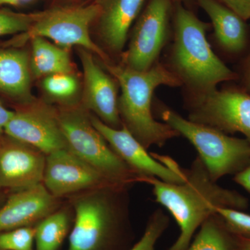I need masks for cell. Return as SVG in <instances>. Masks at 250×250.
I'll return each mask as SVG.
<instances>
[{
  "instance_id": "f546056e",
  "label": "cell",
  "mask_w": 250,
  "mask_h": 250,
  "mask_svg": "<svg viewBox=\"0 0 250 250\" xmlns=\"http://www.w3.org/2000/svg\"><path fill=\"white\" fill-rule=\"evenodd\" d=\"M14 114V111H9L0 103V139L4 134V128Z\"/></svg>"
},
{
  "instance_id": "4dcf8cb0",
  "label": "cell",
  "mask_w": 250,
  "mask_h": 250,
  "mask_svg": "<svg viewBox=\"0 0 250 250\" xmlns=\"http://www.w3.org/2000/svg\"><path fill=\"white\" fill-rule=\"evenodd\" d=\"M233 250H250V241L233 235Z\"/></svg>"
},
{
  "instance_id": "1f68e13d",
  "label": "cell",
  "mask_w": 250,
  "mask_h": 250,
  "mask_svg": "<svg viewBox=\"0 0 250 250\" xmlns=\"http://www.w3.org/2000/svg\"><path fill=\"white\" fill-rule=\"evenodd\" d=\"M4 4L18 6L19 4V1H18V0H0V6Z\"/></svg>"
},
{
  "instance_id": "30bf717a",
  "label": "cell",
  "mask_w": 250,
  "mask_h": 250,
  "mask_svg": "<svg viewBox=\"0 0 250 250\" xmlns=\"http://www.w3.org/2000/svg\"><path fill=\"white\" fill-rule=\"evenodd\" d=\"M92 124L104 138L116 155L143 182L156 178L166 183L181 184L186 178L184 168L168 156L149 154L141 143L125 127L115 129L90 115Z\"/></svg>"
},
{
  "instance_id": "cb8c5ba5",
  "label": "cell",
  "mask_w": 250,
  "mask_h": 250,
  "mask_svg": "<svg viewBox=\"0 0 250 250\" xmlns=\"http://www.w3.org/2000/svg\"><path fill=\"white\" fill-rule=\"evenodd\" d=\"M38 14H20L13 11L0 10V37L18 33H25L40 16Z\"/></svg>"
},
{
  "instance_id": "277c9868",
  "label": "cell",
  "mask_w": 250,
  "mask_h": 250,
  "mask_svg": "<svg viewBox=\"0 0 250 250\" xmlns=\"http://www.w3.org/2000/svg\"><path fill=\"white\" fill-rule=\"evenodd\" d=\"M126 187H106L72 197L75 223L67 250H116L126 226Z\"/></svg>"
},
{
  "instance_id": "6da1fadb",
  "label": "cell",
  "mask_w": 250,
  "mask_h": 250,
  "mask_svg": "<svg viewBox=\"0 0 250 250\" xmlns=\"http://www.w3.org/2000/svg\"><path fill=\"white\" fill-rule=\"evenodd\" d=\"M172 14V40L162 62L180 81L185 105L218 89L220 83L236 82V72L219 57L207 39L210 24L179 0H174Z\"/></svg>"
},
{
  "instance_id": "5b68a950",
  "label": "cell",
  "mask_w": 250,
  "mask_h": 250,
  "mask_svg": "<svg viewBox=\"0 0 250 250\" xmlns=\"http://www.w3.org/2000/svg\"><path fill=\"white\" fill-rule=\"evenodd\" d=\"M152 107L153 113L191 143L214 182L226 175H236L250 165L248 140L184 118L159 100Z\"/></svg>"
},
{
  "instance_id": "7a4b0ae2",
  "label": "cell",
  "mask_w": 250,
  "mask_h": 250,
  "mask_svg": "<svg viewBox=\"0 0 250 250\" xmlns=\"http://www.w3.org/2000/svg\"><path fill=\"white\" fill-rule=\"evenodd\" d=\"M184 172L185 180L181 184L156 178L143 181L152 186L156 202L170 212L180 228V234L169 250H187L197 229L218 208L245 210L249 207L246 197L214 182L199 156Z\"/></svg>"
},
{
  "instance_id": "3957f363",
  "label": "cell",
  "mask_w": 250,
  "mask_h": 250,
  "mask_svg": "<svg viewBox=\"0 0 250 250\" xmlns=\"http://www.w3.org/2000/svg\"><path fill=\"white\" fill-rule=\"evenodd\" d=\"M121 89L118 110L123 126L148 149L162 147L178 137L179 133L165 123L156 121L153 113V95L161 85L181 87L182 83L159 61L146 71H138L122 64L104 62Z\"/></svg>"
},
{
  "instance_id": "ba28073f",
  "label": "cell",
  "mask_w": 250,
  "mask_h": 250,
  "mask_svg": "<svg viewBox=\"0 0 250 250\" xmlns=\"http://www.w3.org/2000/svg\"><path fill=\"white\" fill-rule=\"evenodd\" d=\"M174 0H149L131 31L122 65L146 71L159 62L161 52L172 37L171 15Z\"/></svg>"
},
{
  "instance_id": "4fadbf2b",
  "label": "cell",
  "mask_w": 250,
  "mask_h": 250,
  "mask_svg": "<svg viewBox=\"0 0 250 250\" xmlns=\"http://www.w3.org/2000/svg\"><path fill=\"white\" fill-rule=\"evenodd\" d=\"M46 154L4 134L0 139V188L23 190L42 184Z\"/></svg>"
},
{
  "instance_id": "f1b7e54d",
  "label": "cell",
  "mask_w": 250,
  "mask_h": 250,
  "mask_svg": "<svg viewBox=\"0 0 250 250\" xmlns=\"http://www.w3.org/2000/svg\"><path fill=\"white\" fill-rule=\"evenodd\" d=\"M233 181L250 194V165L234 175Z\"/></svg>"
},
{
  "instance_id": "d6986e66",
  "label": "cell",
  "mask_w": 250,
  "mask_h": 250,
  "mask_svg": "<svg viewBox=\"0 0 250 250\" xmlns=\"http://www.w3.org/2000/svg\"><path fill=\"white\" fill-rule=\"evenodd\" d=\"M30 68L36 78L59 73H73L68 51L43 38L31 39Z\"/></svg>"
},
{
  "instance_id": "7c38bea8",
  "label": "cell",
  "mask_w": 250,
  "mask_h": 250,
  "mask_svg": "<svg viewBox=\"0 0 250 250\" xmlns=\"http://www.w3.org/2000/svg\"><path fill=\"white\" fill-rule=\"evenodd\" d=\"M42 184L58 199L102 188L122 187L111 184L69 149L46 155Z\"/></svg>"
},
{
  "instance_id": "ffe728a7",
  "label": "cell",
  "mask_w": 250,
  "mask_h": 250,
  "mask_svg": "<svg viewBox=\"0 0 250 250\" xmlns=\"http://www.w3.org/2000/svg\"><path fill=\"white\" fill-rule=\"evenodd\" d=\"M70 228L66 209L56 210L41 220L35 228V250H58Z\"/></svg>"
},
{
  "instance_id": "9c48e42d",
  "label": "cell",
  "mask_w": 250,
  "mask_h": 250,
  "mask_svg": "<svg viewBox=\"0 0 250 250\" xmlns=\"http://www.w3.org/2000/svg\"><path fill=\"white\" fill-rule=\"evenodd\" d=\"M231 83L185 105L188 119L227 134L241 133L250 143V93Z\"/></svg>"
},
{
  "instance_id": "603a6c76",
  "label": "cell",
  "mask_w": 250,
  "mask_h": 250,
  "mask_svg": "<svg viewBox=\"0 0 250 250\" xmlns=\"http://www.w3.org/2000/svg\"><path fill=\"white\" fill-rule=\"evenodd\" d=\"M170 225V218L161 208L149 216L144 233L137 243L127 250H156V243Z\"/></svg>"
},
{
  "instance_id": "8fae6325",
  "label": "cell",
  "mask_w": 250,
  "mask_h": 250,
  "mask_svg": "<svg viewBox=\"0 0 250 250\" xmlns=\"http://www.w3.org/2000/svg\"><path fill=\"white\" fill-rule=\"evenodd\" d=\"M4 134L37 148L46 155L68 149L58 111L35 100L16 108L5 126Z\"/></svg>"
},
{
  "instance_id": "52a82bcc",
  "label": "cell",
  "mask_w": 250,
  "mask_h": 250,
  "mask_svg": "<svg viewBox=\"0 0 250 250\" xmlns=\"http://www.w3.org/2000/svg\"><path fill=\"white\" fill-rule=\"evenodd\" d=\"M101 12L100 4L75 8H60L41 12L37 21L27 32L19 36V43L36 37L50 39L61 47L80 46L95 54L104 62L107 54L92 40L90 27Z\"/></svg>"
},
{
  "instance_id": "ac0fdd59",
  "label": "cell",
  "mask_w": 250,
  "mask_h": 250,
  "mask_svg": "<svg viewBox=\"0 0 250 250\" xmlns=\"http://www.w3.org/2000/svg\"><path fill=\"white\" fill-rule=\"evenodd\" d=\"M31 73L30 56L27 51L0 49V93L21 104L33 101Z\"/></svg>"
},
{
  "instance_id": "44dd1931",
  "label": "cell",
  "mask_w": 250,
  "mask_h": 250,
  "mask_svg": "<svg viewBox=\"0 0 250 250\" xmlns=\"http://www.w3.org/2000/svg\"><path fill=\"white\" fill-rule=\"evenodd\" d=\"M200 228L187 250H233V234L218 213L207 219Z\"/></svg>"
},
{
  "instance_id": "d6a6232c",
  "label": "cell",
  "mask_w": 250,
  "mask_h": 250,
  "mask_svg": "<svg viewBox=\"0 0 250 250\" xmlns=\"http://www.w3.org/2000/svg\"><path fill=\"white\" fill-rule=\"evenodd\" d=\"M31 1V0H18V1H19V4L21 2H28V1Z\"/></svg>"
},
{
  "instance_id": "7402d4cb",
  "label": "cell",
  "mask_w": 250,
  "mask_h": 250,
  "mask_svg": "<svg viewBox=\"0 0 250 250\" xmlns=\"http://www.w3.org/2000/svg\"><path fill=\"white\" fill-rule=\"evenodd\" d=\"M42 87L50 98L73 106V100L80 88V83L73 73H59L44 77Z\"/></svg>"
},
{
  "instance_id": "8992f818",
  "label": "cell",
  "mask_w": 250,
  "mask_h": 250,
  "mask_svg": "<svg viewBox=\"0 0 250 250\" xmlns=\"http://www.w3.org/2000/svg\"><path fill=\"white\" fill-rule=\"evenodd\" d=\"M58 116L67 148L75 155L114 185L128 187L140 182L139 177L116 155L95 129L83 106H62L58 110Z\"/></svg>"
},
{
  "instance_id": "4316f807",
  "label": "cell",
  "mask_w": 250,
  "mask_h": 250,
  "mask_svg": "<svg viewBox=\"0 0 250 250\" xmlns=\"http://www.w3.org/2000/svg\"><path fill=\"white\" fill-rule=\"evenodd\" d=\"M235 72L238 77L237 84L250 93V48L244 57L238 62Z\"/></svg>"
},
{
  "instance_id": "484cf974",
  "label": "cell",
  "mask_w": 250,
  "mask_h": 250,
  "mask_svg": "<svg viewBox=\"0 0 250 250\" xmlns=\"http://www.w3.org/2000/svg\"><path fill=\"white\" fill-rule=\"evenodd\" d=\"M244 210L219 208L217 213L227 229L235 236L250 241V215Z\"/></svg>"
},
{
  "instance_id": "5bb4252c",
  "label": "cell",
  "mask_w": 250,
  "mask_h": 250,
  "mask_svg": "<svg viewBox=\"0 0 250 250\" xmlns=\"http://www.w3.org/2000/svg\"><path fill=\"white\" fill-rule=\"evenodd\" d=\"M93 54L85 49L79 50L84 77L82 106L93 111L108 126L121 129L123 125L118 110L119 84L111 74L106 73L97 63Z\"/></svg>"
},
{
  "instance_id": "9a60e30c",
  "label": "cell",
  "mask_w": 250,
  "mask_h": 250,
  "mask_svg": "<svg viewBox=\"0 0 250 250\" xmlns=\"http://www.w3.org/2000/svg\"><path fill=\"white\" fill-rule=\"evenodd\" d=\"M197 2L211 21L220 58L224 62H239L250 48V27L247 21L218 0Z\"/></svg>"
},
{
  "instance_id": "2e32d148",
  "label": "cell",
  "mask_w": 250,
  "mask_h": 250,
  "mask_svg": "<svg viewBox=\"0 0 250 250\" xmlns=\"http://www.w3.org/2000/svg\"><path fill=\"white\" fill-rule=\"evenodd\" d=\"M58 205L59 199L42 184L18 190L0 208V233L39 223Z\"/></svg>"
},
{
  "instance_id": "e0dca14e",
  "label": "cell",
  "mask_w": 250,
  "mask_h": 250,
  "mask_svg": "<svg viewBox=\"0 0 250 250\" xmlns=\"http://www.w3.org/2000/svg\"><path fill=\"white\" fill-rule=\"evenodd\" d=\"M146 0H103L99 16V30L106 49L123 54L133 23L139 18Z\"/></svg>"
},
{
  "instance_id": "d4e9b609",
  "label": "cell",
  "mask_w": 250,
  "mask_h": 250,
  "mask_svg": "<svg viewBox=\"0 0 250 250\" xmlns=\"http://www.w3.org/2000/svg\"><path fill=\"white\" fill-rule=\"evenodd\" d=\"M35 228L24 227L0 233V250H35Z\"/></svg>"
},
{
  "instance_id": "83f0119b",
  "label": "cell",
  "mask_w": 250,
  "mask_h": 250,
  "mask_svg": "<svg viewBox=\"0 0 250 250\" xmlns=\"http://www.w3.org/2000/svg\"><path fill=\"white\" fill-rule=\"evenodd\" d=\"M248 21L250 19V0H218Z\"/></svg>"
}]
</instances>
